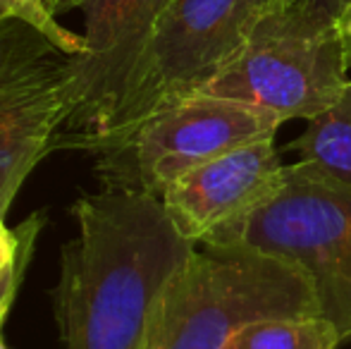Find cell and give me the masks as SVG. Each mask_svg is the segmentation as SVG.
<instances>
[{
	"mask_svg": "<svg viewBox=\"0 0 351 349\" xmlns=\"http://www.w3.org/2000/svg\"><path fill=\"white\" fill-rule=\"evenodd\" d=\"M217 252H258L301 268L315 285L320 309L351 282V186L285 165L270 199L217 228L201 242Z\"/></svg>",
	"mask_w": 351,
	"mask_h": 349,
	"instance_id": "obj_5",
	"label": "cell"
},
{
	"mask_svg": "<svg viewBox=\"0 0 351 349\" xmlns=\"http://www.w3.org/2000/svg\"><path fill=\"white\" fill-rule=\"evenodd\" d=\"M74 58L17 19L0 22V218L41 158L56 149L74 106Z\"/></svg>",
	"mask_w": 351,
	"mask_h": 349,
	"instance_id": "obj_7",
	"label": "cell"
},
{
	"mask_svg": "<svg viewBox=\"0 0 351 349\" xmlns=\"http://www.w3.org/2000/svg\"><path fill=\"white\" fill-rule=\"evenodd\" d=\"M349 65L335 17L304 0L270 12L239 53L201 88L289 120H313L337 103Z\"/></svg>",
	"mask_w": 351,
	"mask_h": 349,
	"instance_id": "obj_4",
	"label": "cell"
},
{
	"mask_svg": "<svg viewBox=\"0 0 351 349\" xmlns=\"http://www.w3.org/2000/svg\"><path fill=\"white\" fill-rule=\"evenodd\" d=\"M308 313L323 309L296 265L258 252L194 249L158 299L146 349H225L256 321Z\"/></svg>",
	"mask_w": 351,
	"mask_h": 349,
	"instance_id": "obj_2",
	"label": "cell"
},
{
	"mask_svg": "<svg viewBox=\"0 0 351 349\" xmlns=\"http://www.w3.org/2000/svg\"><path fill=\"white\" fill-rule=\"evenodd\" d=\"M285 163L275 136L251 141L189 170L160 194L172 225L199 247L217 228L241 218L275 194Z\"/></svg>",
	"mask_w": 351,
	"mask_h": 349,
	"instance_id": "obj_9",
	"label": "cell"
},
{
	"mask_svg": "<svg viewBox=\"0 0 351 349\" xmlns=\"http://www.w3.org/2000/svg\"><path fill=\"white\" fill-rule=\"evenodd\" d=\"M43 225H46L43 213H32L14 230L8 228L0 218V311L12 309Z\"/></svg>",
	"mask_w": 351,
	"mask_h": 349,
	"instance_id": "obj_12",
	"label": "cell"
},
{
	"mask_svg": "<svg viewBox=\"0 0 351 349\" xmlns=\"http://www.w3.org/2000/svg\"><path fill=\"white\" fill-rule=\"evenodd\" d=\"M8 313L10 311H0V349H8V347H5V342H3V326H5V318H8Z\"/></svg>",
	"mask_w": 351,
	"mask_h": 349,
	"instance_id": "obj_18",
	"label": "cell"
},
{
	"mask_svg": "<svg viewBox=\"0 0 351 349\" xmlns=\"http://www.w3.org/2000/svg\"><path fill=\"white\" fill-rule=\"evenodd\" d=\"M172 0H84L86 53L74 58V106L56 146L82 149L106 125Z\"/></svg>",
	"mask_w": 351,
	"mask_h": 349,
	"instance_id": "obj_8",
	"label": "cell"
},
{
	"mask_svg": "<svg viewBox=\"0 0 351 349\" xmlns=\"http://www.w3.org/2000/svg\"><path fill=\"white\" fill-rule=\"evenodd\" d=\"M10 19L34 27L70 56L86 53V43H84L82 34H74L62 27L56 14L48 10L46 0H0V22H10Z\"/></svg>",
	"mask_w": 351,
	"mask_h": 349,
	"instance_id": "obj_13",
	"label": "cell"
},
{
	"mask_svg": "<svg viewBox=\"0 0 351 349\" xmlns=\"http://www.w3.org/2000/svg\"><path fill=\"white\" fill-rule=\"evenodd\" d=\"M294 165L335 184L351 186V80L335 106L306 122L289 144Z\"/></svg>",
	"mask_w": 351,
	"mask_h": 349,
	"instance_id": "obj_10",
	"label": "cell"
},
{
	"mask_svg": "<svg viewBox=\"0 0 351 349\" xmlns=\"http://www.w3.org/2000/svg\"><path fill=\"white\" fill-rule=\"evenodd\" d=\"M282 122L227 98L194 93L136 127L125 144L96 156L101 186L160 194L189 170L232 149L275 136Z\"/></svg>",
	"mask_w": 351,
	"mask_h": 349,
	"instance_id": "obj_6",
	"label": "cell"
},
{
	"mask_svg": "<svg viewBox=\"0 0 351 349\" xmlns=\"http://www.w3.org/2000/svg\"><path fill=\"white\" fill-rule=\"evenodd\" d=\"M337 330H339V335H342V340L351 337V282H349V287H347V297H344L342 313H339Z\"/></svg>",
	"mask_w": 351,
	"mask_h": 349,
	"instance_id": "obj_15",
	"label": "cell"
},
{
	"mask_svg": "<svg viewBox=\"0 0 351 349\" xmlns=\"http://www.w3.org/2000/svg\"><path fill=\"white\" fill-rule=\"evenodd\" d=\"M304 3L315 10H320V12L330 14V17H337L339 10H342L347 3H351V0H304Z\"/></svg>",
	"mask_w": 351,
	"mask_h": 349,
	"instance_id": "obj_16",
	"label": "cell"
},
{
	"mask_svg": "<svg viewBox=\"0 0 351 349\" xmlns=\"http://www.w3.org/2000/svg\"><path fill=\"white\" fill-rule=\"evenodd\" d=\"M77 232L62 244L53 316L65 349H146L167 280L194 244L158 196L101 186L72 208Z\"/></svg>",
	"mask_w": 351,
	"mask_h": 349,
	"instance_id": "obj_1",
	"label": "cell"
},
{
	"mask_svg": "<svg viewBox=\"0 0 351 349\" xmlns=\"http://www.w3.org/2000/svg\"><path fill=\"white\" fill-rule=\"evenodd\" d=\"M342 335L323 313L265 318L241 328L225 349H337Z\"/></svg>",
	"mask_w": 351,
	"mask_h": 349,
	"instance_id": "obj_11",
	"label": "cell"
},
{
	"mask_svg": "<svg viewBox=\"0 0 351 349\" xmlns=\"http://www.w3.org/2000/svg\"><path fill=\"white\" fill-rule=\"evenodd\" d=\"M335 27H337L339 41H342L344 48V58H347V65L351 70V3H347L339 10V14L335 17Z\"/></svg>",
	"mask_w": 351,
	"mask_h": 349,
	"instance_id": "obj_14",
	"label": "cell"
},
{
	"mask_svg": "<svg viewBox=\"0 0 351 349\" xmlns=\"http://www.w3.org/2000/svg\"><path fill=\"white\" fill-rule=\"evenodd\" d=\"M294 0H172L106 125L82 149L93 156L125 144L139 125L199 93L270 12Z\"/></svg>",
	"mask_w": 351,
	"mask_h": 349,
	"instance_id": "obj_3",
	"label": "cell"
},
{
	"mask_svg": "<svg viewBox=\"0 0 351 349\" xmlns=\"http://www.w3.org/2000/svg\"><path fill=\"white\" fill-rule=\"evenodd\" d=\"M46 5L56 17H60V14L72 12V10H82L84 0H46Z\"/></svg>",
	"mask_w": 351,
	"mask_h": 349,
	"instance_id": "obj_17",
	"label": "cell"
}]
</instances>
